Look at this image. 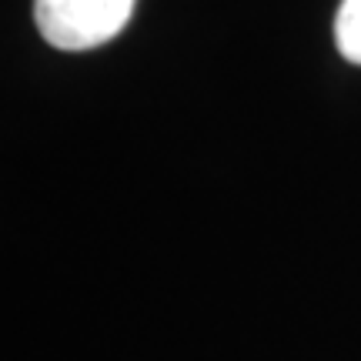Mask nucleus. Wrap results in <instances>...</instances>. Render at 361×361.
I'll list each match as a JSON object with an SVG mask.
<instances>
[{
  "mask_svg": "<svg viewBox=\"0 0 361 361\" xmlns=\"http://www.w3.org/2000/svg\"><path fill=\"white\" fill-rule=\"evenodd\" d=\"M134 0H37L34 17L44 40L61 51H94L130 20Z\"/></svg>",
  "mask_w": 361,
  "mask_h": 361,
  "instance_id": "nucleus-1",
  "label": "nucleus"
},
{
  "mask_svg": "<svg viewBox=\"0 0 361 361\" xmlns=\"http://www.w3.org/2000/svg\"><path fill=\"white\" fill-rule=\"evenodd\" d=\"M335 40L345 61L361 64V0H341L335 17Z\"/></svg>",
  "mask_w": 361,
  "mask_h": 361,
  "instance_id": "nucleus-2",
  "label": "nucleus"
}]
</instances>
